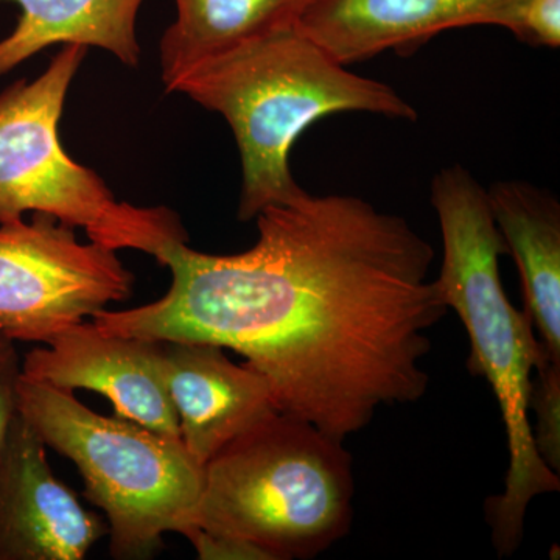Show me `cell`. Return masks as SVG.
Returning <instances> with one entry per match:
<instances>
[{"mask_svg": "<svg viewBox=\"0 0 560 560\" xmlns=\"http://www.w3.org/2000/svg\"><path fill=\"white\" fill-rule=\"evenodd\" d=\"M313 0H175L161 39L164 84L198 62L268 33L293 27Z\"/></svg>", "mask_w": 560, "mask_h": 560, "instance_id": "obj_14", "label": "cell"}, {"mask_svg": "<svg viewBox=\"0 0 560 560\" xmlns=\"http://www.w3.org/2000/svg\"><path fill=\"white\" fill-rule=\"evenodd\" d=\"M21 9L16 27L0 39V77L51 46L79 44L109 51L138 68L136 21L143 0H0Z\"/></svg>", "mask_w": 560, "mask_h": 560, "instance_id": "obj_13", "label": "cell"}, {"mask_svg": "<svg viewBox=\"0 0 560 560\" xmlns=\"http://www.w3.org/2000/svg\"><path fill=\"white\" fill-rule=\"evenodd\" d=\"M529 411L536 415L534 445L544 463L560 471V361L551 359L540 346V355L530 381Z\"/></svg>", "mask_w": 560, "mask_h": 560, "instance_id": "obj_15", "label": "cell"}, {"mask_svg": "<svg viewBox=\"0 0 560 560\" xmlns=\"http://www.w3.org/2000/svg\"><path fill=\"white\" fill-rule=\"evenodd\" d=\"M108 523L57 478L47 445L20 412L0 444V560H81Z\"/></svg>", "mask_w": 560, "mask_h": 560, "instance_id": "obj_8", "label": "cell"}, {"mask_svg": "<svg viewBox=\"0 0 560 560\" xmlns=\"http://www.w3.org/2000/svg\"><path fill=\"white\" fill-rule=\"evenodd\" d=\"M184 537L194 545L198 558L202 560H270L260 548L254 547V545L226 539V537L210 536L198 528L190 529Z\"/></svg>", "mask_w": 560, "mask_h": 560, "instance_id": "obj_18", "label": "cell"}, {"mask_svg": "<svg viewBox=\"0 0 560 560\" xmlns=\"http://www.w3.org/2000/svg\"><path fill=\"white\" fill-rule=\"evenodd\" d=\"M16 407L47 448L75 464L84 497L105 514L114 559L153 558L164 534L189 533L205 467L183 440L98 415L75 394L22 374Z\"/></svg>", "mask_w": 560, "mask_h": 560, "instance_id": "obj_5", "label": "cell"}, {"mask_svg": "<svg viewBox=\"0 0 560 560\" xmlns=\"http://www.w3.org/2000/svg\"><path fill=\"white\" fill-rule=\"evenodd\" d=\"M355 481L342 441L275 412L206 463L194 526L270 560L313 559L349 533Z\"/></svg>", "mask_w": 560, "mask_h": 560, "instance_id": "obj_4", "label": "cell"}, {"mask_svg": "<svg viewBox=\"0 0 560 560\" xmlns=\"http://www.w3.org/2000/svg\"><path fill=\"white\" fill-rule=\"evenodd\" d=\"M508 0H313L296 27L348 66L451 28L495 25Z\"/></svg>", "mask_w": 560, "mask_h": 560, "instance_id": "obj_11", "label": "cell"}, {"mask_svg": "<svg viewBox=\"0 0 560 560\" xmlns=\"http://www.w3.org/2000/svg\"><path fill=\"white\" fill-rule=\"evenodd\" d=\"M75 231L46 213L0 223V331L16 345H47L131 296L135 276L117 250Z\"/></svg>", "mask_w": 560, "mask_h": 560, "instance_id": "obj_7", "label": "cell"}, {"mask_svg": "<svg viewBox=\"0 0 560 560\" xmlns=\"http://www.w3.org/2000/svg\"><path fill=\"white\" fill-rule=\"evenodd\" d=\"M495 25L530 46L555 49L560 44V0H508Z\"/></svg>", "mask_w": 560, "mask_h": 560, "instance_id": "obj_16", "label": "cell"}, {"mask_svg": "<svg viewBox=\"0 0 560 560\" xmlns=\"http://www.w3.org/2000/svg\"><path fill=\"white\" fill-rule=\"evenodd\" d=\"M259 238L237 254L175 242L160 300L101 311L103 331L212 342L264 375L282 415L335 440L370 425L381 407L429 388V331L447 316L434 249L407 220L348 195L304 194L256 217Z\"/></svg>", "mask_w": 560, "mask_h": 560, "instance_id": "obj_1", "label": "cell"}, {"mask_svg": "<svg viewBox=\"0 0 560 560\" xmlns=\"http://www.w3.org/2000/svg\"><path fill=\"white\" fill-rule=\"evenodd\" d=\"M161 342L121 337L80 323L22 357L21 374L75 394L92 390L114 415L180 440L179 420L160 370Z\"/></svg>", "mask_w": 560, "mask_h": 560, "instance_id": "obj_9", "label": "cell"}, {"mask_svg": "<svg viewBox=\"0 0 560 560\" xmlns=\"http://www.w3.org/2000/svg\"><path fill=\"white\" fill-rule=\"evenodd\" d=\"M490 212L521 272L525 313L541 349L560 361V206L523 180L488 190Z\"/></svg>", "mask_w": 560, "mask_h": 560, "instance_id": "obj_12", "label": "cell"}, {"mask_svg": "<svg viewBox=\"0 0 560 560\" xmlns=\"http://www.w3.org/2000/svg\"><path fill=\"white\" fill-rule=\"evenodd\" d=\"M22 357L16 342L0 331V444L9 431L18 407V382L21 377Z\"/></svg>", "mask_w": 560, "mask_h": 560, "instance_id": "obj_17", "label": "cell"}, {"mask_svg": "<svg viewBox=\"0 0 560 560\" xmlns=\"http://www.w3.org/2000/svg\"><path fill=\"white\" fill-rule=\"evenodd\" d=\"M165 90L230 124L242 161V221L307 194L293 178L290 153L316 120L348 110L418 119L393 88L350 72L296 25L198 62Z\"/></svg>", "mask_w": 560, "mask_h": 560, "instance_id": "obj_3", "label": "cell"}, {"mask_svg": "<svg viewBox=\"0 0 560 560\" xmlns=\"http://www.w3.org/2000/svg\"><path fill=\"white\" fill-rule=\"evenodd\" d=\"M160 342L162 381L178 415L180 440L200 466L279 412L264 375L249 364L234 363L221 346Z\"/></svg>", "mask_w": 560, "mask_h": 560, "instance_id": "obj_10", "label": "cell"}, {"mask_svg": "<svg viewBox=\"0 0 560 560\" xmlns=\"http://www.w3.org/2000/svg\"><path fill=\"white\" fill-rule=\"evenodd\" d=\"M431 205L444 243L436 279L442 300L466 327L467 368L489 382L506 430L510 467L503 493L486 503V517L500 558H511L521 547L530 501L560 489L559 474L536 451L529 423L540 341L533 320L511 304L501 285L499 259L508 248L490 212L488 190L469 171L452 165L431 183Z\"/></svg>", "mask_w": 560, "mask_h": 560, "instance_id": "obj_2", "label": "cell"}, {"mask_svg": "<svg viewBox=\"0 0 560 560\" xmlns=\"http://www.w3.org/2000/svg\"><path fill=\"white\" fill-rule=\"evenodd\" d=\"M86 54L79 44L62 46L36 79L0 92V223L46 213L83 230L88 241L158 259L189 238L178 213L117 200L101 175L62 149L66 97Z\"/></svg>", "mask_w": 560, "mask_h": 560, "instance_id": "obj_6", "label": "cell"}]
</instances>
